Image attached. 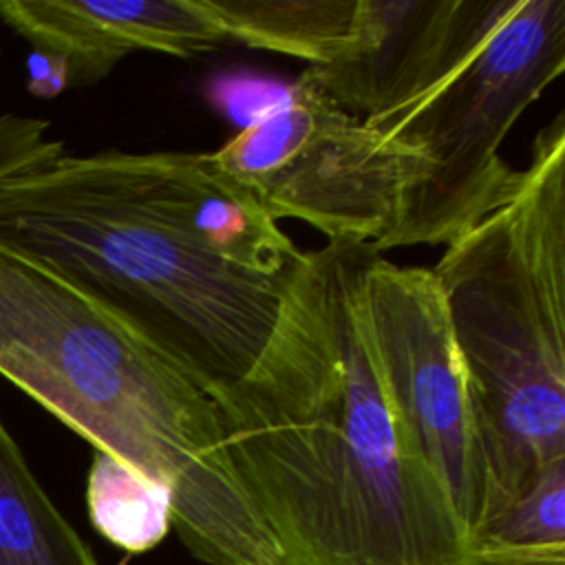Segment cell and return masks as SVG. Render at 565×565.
<instances>
[{
  "instance_id": "obj_2",
  "label": "cell",
  "mask_w": 565,
  "mask_h": 565,
  "mask_svg": "<svg viewBox=\"0 0 565 565\" xmlns=\"http://www.w3.org/2000/svg\"><path fill=\"white\" fill-rule=\"evenodd\" d=\"M0 375L95 450L166 486L194 558L278 565L225 463L207 391L71 276L11 247H0Z\"/></svg>"
},
{
  "instance_id": "obj_3",
  "label": "cell",
  "mask_w": 565,
  "mask_h": 565,
  "mask_svg": "<svg viewBox=\"0 0 565 565\" xmlns=\"http://www.w3.org/2000/svg\"><path fill=\"white\" fill-rule=\"evenodd\" d=\"M0 247L44 260L128 320L205 391L260 362L294 269H238L152 199L137 152L60 154L0 179Z\"/></svg>"
},
{
  "instance_id": "obj_8",
  "label": "cell",
  "mask_w": 565,
  "mask_h": 565,
  "mask_svg": "<svg viewBox=\"0 0 565 565\" xmlns=\"http://www.w3.org/2000/svg\"><path fill=\"white\" fill-rule=\"evenodd\" d=\"M0 20L64 57L71 86L104 79L130 53L192 57L230 44L207 0H0Z\"/></svg>"
},
{
  "instance_id": "obj_10",
  "label": "cell",
  "mask_w": 565,
  "mask_h": 565,
  "mask_svg": "<svg viewBox=\"0 0 565 565\" xmlns=\"http://www.w3.org/2000/svg\"><path fill=\"white\" fill-rule=\"evenodd\" d=\"M161 210L216 258L263 276L294 269L305 252L278 227L256 194L218 168L212 152H137Z\"/></svg>"
},
{
  "instance_id": "obj_14",
  "label": "cell",
  "mask_w": 565,
  "mask_h": 565,
  "mask_svg": "<svg viewBox=\"0 0 565 565\" xmlns=\"http://www.w3.org/2000/svg\"><path fill=\"white\" fill-rule=\"evenodd\" d=\"M86 508L104 539L135 554L161 543L172 525L170 490L99 450L86 479Z\"/></svg>"
},
{
  "instance_id": "obj_4",
  "label": "cell",
  "mask_w": 565,
  "mask_h": 565,
  "mask_svg": "<svg viewBox=\"0 0 565 565\" xmlns=\"http://www.w3.org/2000/svg\"><path fill=\"white\" fill-rule=\"evenodd\" d=\"M466 371L488 475L486 523L565 457V115L508 194L430 269Z\"/></svg>"
},
{
  "instance_id": "obj_1",
  "label": "cell",
  "mask_w": 565,
  "mask_h": 565,
  "mask_svg": "<svg viewBox=\"0 0 565 565\" xmlns=\"http://www.w3.org/2000/svg\"><path fill=\"white\" fill-rule=\"evenodd\" d=\"M371 254L329 241L294 267L256 369L210 393L225 463L278 565H481L393 413L364 309Z\"/></svg>"
},
{
  "instance_id": "obj_13",
  "label": "cell",
  "mask_w": 565,
  "mask_h": 565,
  "mask_svg": "<svg viewBox=\"0 0 565 565\" xmlns=\"http://www.w3.org/2000/svg\"><path fill=\"white\" fill-rule=\"evenodd\" d=\"M481 565H565V457L472 532Z\"/></svg>"
},
{
  "instance_id": "obj_12",
  "label": "cell",
  "mask_w": 565,
  "mask_h": 565,
  "mask_svg": "<svg viewBox=\"0 0 565 565\" xmlns=\"http://www.w3.org/2000/svg\"><path fill=\"white\" fill-rule=\"evenodd\" d=\"M0 565H97L0 419Z\"/></svg>"
},
{
  "instance_id": "obj_16",
  "label": "cell",
  "mask_w": 565,
  "mask_h": 565,
  "mask_svg": "<svg viewBox=\"0 0 565 565\" xmlns=\"http://www.w3.org/2000/svg\"><path fill=\"white\" fill-rule=\"evenodd\" d=\"M71 86L68 64L64 57L31 49L26 57V90L35 97L51 99Z\"/></svg>"
},
{
  "instance_id": "obj_6",
  "label": "cell",
  "mask_w": 565,
  "mask_h": 565,
  "mask_svg": "<svg viewBox=\"0 0 565 565\" xmlns=\"http://www.w3.org/2000/svg\"><path fill=\"white\" fill-rule=\"evenodd\" d=\"M267 214L296 218L329 241L375 245L397 221L419 159L344 113L302 77L212 152Z\"/></svg>"
},
{
  "instance_id": "obj_11",
  "label": "cell",
  "mask_w": 565,
  "mask_h": 565,
  "mask_svg": "<svg viewBox=\"0 0 565 565\" xmlns=\"http://www.w3.org/2000/svg\"><path fill=\"white\" fill-rule=\"evenodd\" d=\"M230 44L305 60L340 62L355 44L362 0H207Z\"/></svg>"
},
{
  "instance_id": "obj_5",
  "label": "cell",
  "mask_w": 565,
  "mask_h": 565,
  "mask_svg": "<svg viewBox=\"0 0 565 565\" xmlns=\"http://www.w3.org/2000/svg\"><path fill=\"white\" fill-rule=\"evenodd\" d=\"M565 71V0H475L461 35L404 102L362 119L419 159L395 227L375 254L446 245L508 194L501 146Z\"/></svg>"
},
{
  "instance_id": "obj_9",
  "label": "cell",
  "mask_w": 565,
  "mask_h": 565,
  "mask_svg": "<svg viewBox=\"0 0 565 565\" xmlns=\"http://www.w3.org/2000/svg\"><path fill=\"white\" fill-rule=\"evenodd\" d=\"M475 0H362L351 51L300 75L358 119L411 97L439 66L470 20Z\"/></svg>"
},
{
  "instance_id": "obj_7",
  "label": "cell",
  "mask_w": 565,
  "mask_h": 565,
  "mask_svg": "<svg viewBox=\"0 0 565 565\" xmlns=\"http://www.w3.org/2000/svg\"><path fill=\"white\" fill-rule=\"evenodd\" d=\"M364 309L393 413L472 536L486 516L488 475L439 285L430 269L373 252Z\"/></svg>"
},
{
  "instance_id": "obj_15",
  "label": "cell",
  "mask_w": 565,
  "mask_h": 565,
  "mask_svg": "<svg viewBox=\"0 0 565 565\" xmlns=\"http://www.w3.org/2000/svg\"><path fill=\"white\" fill-rule=\"evenodd\" d=\"M49 121L33 117H0V179L64 154V143L46 137Z\"/></svg>"
}]
</instances>
